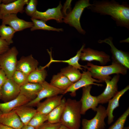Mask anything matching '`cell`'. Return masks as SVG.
I'll return each instance as SVG.
<instances>
[{
	"instance_id": "44dd1931",
	"label": "cell",
	"mask_w": 129,
	"mask_h": 129,
	"mask_svg": "<svg viewBox=\"0 0 129 129\" xmlns=\"http://www.w3.org/2000/svg\"><path fill=\"white\" fill-rule=\"evenodd\" d=\"M129 89V86L128 85L123 89L118 91L113 98L108 101V106L106 109L108 125H110L113 121L114 116L113 114V111L119 106L120 99Z\"/></svg>"
},
{
	"instance_id": "30bf717a",
	"label": "cell",
	"mask_w": 129,
	"mask_h": 129,
	"mask_svg": "<svg viewBox=\"0 0 129 129\" xmlns=\"http://www.w3.org/2000/svg\"><path fill=\"white\" fill-rule=\"evenodd\" d=\"M91 85H89L82 88V94L80 100L81 104V114L85 115L89 109H91L96 112L99 104V101L97 96H92L90 94Z\"/></svg>"
},
{
	"instance_id": "ffe728a7",
	"label": "cell",
	"mask_w": 129,
	"mask_h": 129,
	"mask_svg": "<svg viewBox=\"0 0 129 129\" xmlns=\"http://www.w3.org/2000/svg\"><path fill=\"white\" fill-rule=\"evenodd\" d=\"M30 101L29 99L20 93L12 100L0 103V110L2 113H8L16 108L26 105Z\"/></svg>"
},
{
	"instance_id": "9a60e30c",
	"label": "cell",
	"mask_w": 129,
	"mask_h": 129,
	"mask_svg": "<svg viewBox=\"0 0 129 129\" xmlns=\"http://www.w3.org/2000/svg\"><path fill=\"white\" fill-rule=\"evenodd\" d=\"M20 87L12 78H8L1 87V99L5 102L15 99L20 93Z\"/></svg>"
},
{
	"instance_id": "d4e9b609",
	"label": "cell",
	"mask_w": 129,
	"mask_h": 129,
	"mask_svg": "<svg viewBox=\"0 0 129 129\" xmlns=\"http://www.w3.org/2000/svg\"><path fill=\"white\" fill-rule=\"evenodd\" d=\"M50 83L53 86L64 91L73 83L66 76L60 72L53 76Z\"/></svg>"
},
{
	"instance_id": "7c38bea8",
	"label": "cell",
	"mask_w": 129,
	"mask_h": 129,
	"mask_svg": "<svg viewBox=\"0 0 129 129\" xmlns=\"http://www.w3.org/2000/svg\"><path fill=\"white\" fill-rule=\"evenodd\" d=\"M120 78L119 74H116L111 80H106L105 82L106 87L104 91L97 96L99 104H102L108 103L117 93L118 91L117 84Z\"/></svg>"
},
{
	"instance_id": "8fae6325",
	"label": "cell",
	"mask_w": 129,
	"mask_h": 129,
	"mask_svg": "<svg viewBox=\"0 0 129 129\" xmlns=\"http://www.w3.org/2000/svg\"><path fill=\"white\" fill-rule=\"evenodd\" d=\"M80 59L83 61H97L102 66L105 65L111 61L110 55L104 52L90 48H84L82 49L81 53Z\"/></svg>"
},
{
	"instance_id": "484cf974",
	"label": "cell",
	"mask_w": 129,
	"mask_h": 129,
	"mask_svg": "<svg viewBox=\"0 0 129 129\" xmlns=\"http://www.w3.org/2000/svg\"><path fill=\"white\" fill-rule=\"evenodd\" d=\"M66 101L65 98L63 97L60 104L48 114V122L52 124L60 123Z\"/></svg>"
},
{
	"instance_id": "ac0fdd59",
	"label": "cell",
	"mask_w": 129,
	"mask_h": 129,
	"mask_svg": "<svg viewBox=\"0 0 129 129\" xmlns=\"http://www.w3.org/2000/svg\"><path fill=\"white\" fill-rule=\"evenodd\" d=\"M28 0H15L13 2L7 5L1 3L0 11L2 16L10 14L23 13L25 11L24 6L27 5Z\"/></svg>"
},
{
	"instance_id": "5b68a950",
	"label": "cell",
	"mask_w": 129,
	"mask_h": 129,
	"mask_svg": "<svg viewBox=\"0 0 129 129\" xmlns=\"http://www.w3.org/2000/svg\"><path fill=\"white\" fill-rule=\"evenodd\" d=\"M18 52L15 46L0 55V66L5 72L8 79L11 78L16 70Z\"/></svg>"
},
{
	"instance_id": "7bdbcfd3",
	"label": "cell",
	"mask_w": 129,
	"mask_h": 129,
	"mask_svg": "<svg viewBox=\"0 0 129 129\" xmlns=\"http://www.w3.org/2000/svg\"><path fill=\"white\" fill-rule=\"evenodd\" d=\"M57 129H70L65 126L61 125Z\"/></svg>"
},
{
	"instance_id": "7a4b0ae2",
	"label": "cell",
	"mask_w": 129,
	"mask_h": 129,
	"mask_svg": "<svg viewBox=\"0 0 129 129\" xmlns=\"http://www.w3.org/2000/svg\"><path fill=\"white\" fill-rule=\"evenodd\" d=\"M81 102L68 98L66 103L60 123L70 129H80L81 121Z\"/></svg>"
},
{
	"instance_id": "f6af8a7d",
	"label": "cell",
	"mask_w": 129,
	"mask_h": 129,
	"mask_svg": "<svg viewBox=\"0 0 129 129\" xmlns=\"http://www.w3.org/2000/svg\"><path fill=\"white\" fill-rule=\"evenodd\" d=\"M1 99V87H0V99Z\"/></svg>"
},
{
	"instance_id": "9c48e42d",
	"label": "cell",
	"mask_w": 129,
	"mask_h": 129,
	"mask_svg": "<svg viewBox=\"0 0 129 129\" xmlns=\"http://www.w3.org/2000/svg\"><path fill=\"white\" fill-rule=\"evenodd\" d=\"M41 85L42 88L36 98L29 102L25 105L31 107L37 106L43 99L60 94H63L64 91L53 86L45 81Z\"/></svg>"
},
{
	"instance_id": "4dcf8cb0",
	"label": "cell",
	"mask_w": 129,
	"mask_h": 129,
	"mask_svg": "<svg viewBox=\"0 0 129 129\" xmlns=\"http://www.w3.org/2000/svg\"><path fill=\"white\" fill-rule=\"evenodd\" d=\"M48 120V114L38 112L35 114L28 125L37 129Z\"/></svg>"
},
{
	"instance_id": "603a6c76",
	"label": "cell",
	"mask_w": 129,
	"mask_h": 129,
	"mask_svg": "<svg viewBox=\"0 0 129 129\" xmlns=\"http://www.w3.org/2000/svg\"><path fill=\"white\" fill-rule=\"evenodd\" d=\"M42 88L41 84L27 82L20 86V93L31 101L36 98Z\"/></svg>"
},
{
	"instance_id": "277c9868",
	"label": "cell",
	"mask_w": 129,
	"mask_h": 129,
	"mask_svg": "<svg viewBox=\"0 0 129 129\" xmlns=\"http://www.w3.org/2000/svg\"><path fill=\"white\" fill-rule=\"evenodd\" d=\"M91 5L89 0L78 1L73 9L64 17L63 22L75 27L80 33L85 34L86 32L81 24V17L85 9Z\"/></svg>"
},
{
	"instance_id": "5bb4252c",
	"label": "cell",
	"mask_w": 129,
	"mask_h": 129,
	"mask_svg": "<svg viewBox=\"0 0 129 129\" xmlns=\"http://www.w3.org/2000/svg\"><path fill=\"white\" fill-rule=\"evenodd\" d=\"M1 19L2 24L9 25L16 32L31 28L33 25L32 22L27 21L20 19L16 14H10L3 16Z\"/></svg>"
},
{
	"instance_id": "74e56055",
	"label": "cell",
	"mask_w": 129,
	"mask_h": 129,
	"mask_svg": "<svg viewBox=\"0 0 129 129\" xmlns=\"http://www.w3.org/2000/svg\"><path fill=\"white\" fill-rule=\"evenodd\" d=\"M8 78L4 71L2 69L0 70V87L4 84Z\"/></svg>"
},
{
	"instance_id": "f1b7e54d",
	"label": "cell",
	"mask_w": 129,
	"mask_h": 129,
	"mask_svg": "<svg viewBox=\"0 0 129 129\" xmlns=\"http://www.w3.org/2000/svg\"><path fill=\"white\" fill-rule=\"evenodd\" d=\"M16 32L9 26L2 24L0 25V37L6 41L9 45L13 43L12 39Z\"/></svg>"
},
{
	"instance_id": "d6a6232c",
	"label": "cell",
	"mask_w": 129,
	"mask_h": 129,
	"mask_svg": "<svg viewBox=\"0 0 129 129\" xmlns=\"http://www.w3.org/2000/svg\"><path fill=\"white\" fill-rule=\"evenodd\" d=\"M28 75L23 72L16 70L14 73L12 78L14 81L21 86L27 82Z\"/></svg>"
},
{
	"instance_id": "836d02e7",
	"label": "cell",
	"mask_w": 129,
	"mask_h": 129,
	"mask_svg": "<svg viewBox=\"0 0 129 129\" xmlns=\"http://www.w3.org/2000/svg\"><path fill=\"white\" fill-rule=\"evenodd\" d=\"M38 4L37 0H30L25 7L24 11L26 14L31 17L37 10Z\"/></svg>"
},
{
	"instance_id": "e575fe53",
	"label": "cell",
	"mask_w": 129,
	"mask_h": 129,
	"mask_svg": "<svg viewBox=\"0 0 129 129\" xmlns=\"http://www.w3.org/2000/svg\"><path fill=\"white\" fill-rule=\"evenodd\" d=\"M60 123L52 124L48 122H45L37 129H57L61 125Z\"/></svg>"
},
{
	"instance_id": "cb8c5ba5",
	"label": "cell",
	"mask_w": 129,
	"mask_h": 129,
	"mask_svg": "<svg viewBox=\"0 0 129 129\" xmlns=\"http://www.w3.org/2000/svg\"><path fill=\"white\" fill-rule=\"evenodd\" d=\"M13 110L24 125H28L37 112L36 109L32 107L25 105L16 108Z\"/></svg>"
},
{
	"instance_id": "f546056e",
	"label": "cell",
	"mask_w": 129,
	"mask_h": 129,
	"mask_svg": "<svg viewBox=\"0 0 129 129\" xmlns=\"http://www.w3.org/2000/svg\"><path fill=\"white\" fill-rule=\"evenodd\" d=\"M33 23V25L31 28V31L37 30H42L48 31H53L58 32L63 31V29L62 28H56L47 25L46 22L40 20L31 18Z\"/></svg>"
},
{
	"instance_id": "60d3db41",
	"label": "cell",
	"mask_w": 129,
	"mask_h": 129,
	"mask_svg": "<svg viewBox=\"0 0 129 129\" xmlns=\"http://www.w3.org/2000/svg\"><path fill=\"white\" fill-rule=\"evenodd\" d=\"M21 129H35L33 127L28 125H24Z\"/></svg>"
},
{
	"instance_id": "4316f807",
	"label": "cell",
	"mask_w": 129,
	"mask_h": 129,
	"mask_svg": "<svg viewBox=\"0 0 129 129\" xmlns=\"http://www.w3.org/2000/svg\"><path fill=\"white\" fill-rule=\"evenodd\" d=\"M60 72L72 83L78 80L81 78L82 75L79 70L69 65L61 69Z\"/></svg>"
},
{
	"instance_id": "4fadbf2b",
	"label": "cell",
	"mask_w": 129,
	"mask_h": 129,
	"mask_svg": "<svg viewBox=\"0 0 129 129\" xmlns=\"http://www.w3.org/2000/svg\"><path fill=\"white\" fill-rule=\"evenodd\" d=\"M62 6L60 1L56 7L48 8L45 11L41 12L37 10L31 16V18L41 20L45 22L51 19L55 20L57 22H63L64 17L61 10Z\"/></svg>"
},
{
	"instance_id": "b9f144b4",
	"label": "cell",
	"mask_w": 129,
	"mask_h": 129,
	"mask_svg": "<svg viewBox=\"0 0 129 129\" xmlns=\"http://www.w3.org/2000/svg\"><path fill=\"white\" fill-rule=\"evenodd\" d=\"M129 38H128L125 39L120 41V43H129Z\"/></svg>"
},
{
	"instance_id": "83f0119b",
	"label": "cell",
	"mask_w": 129,
	"mask_h": 129,
	"mask_svg": "<svg viewBox=\"0 0 129 129\" xmlns=\"http://www.w3.org/2000/svg\"><path fill=\"white\" fill-rule=\"evenodd\" d=\"M47 75V73L46 70L38 68L28 75V81L41 84L45 81Z\"/></svg>"
},
{
	"instance_id": "d590c367",
	"label": "cell",
	"mask_w": 129,
	"mask_h": 129,
	"mask_svg": "<svg viewBox=\"0 0 129 129\" xmlns=\"http://www.w3.org/2000/svg\"><path fill=\"white\" fill-rule=\"evenodd\" d=\"M9 45L6 42L0 37V55L8 51Z\"/></svg>"
},
{
	"instance_id": "ba28073f",
	"label": "cell",
	"mask_w": 129,
	"mask_h": 129,
	"mask_svg": "<svg viewBox=\"0 0 129 129\" xmlns=\"http://www.w3.org/2000/svg\"><path fill=\"white\" fill-rule=\"evenodd\" d=\"M101 83V81L93 78L92 76L89 71H83L80 78L72 84L66 90L64 91L63 94L70 92V95L72 97L76 96V91L79 89L89 85H94L98 86H102L101 84L96 83L94 82Z\"/></svg>"
},
{
	"instance_id": "f35d334b",
	"label": "cell",
	"mask_w": 129,
	"mask_h": 129,
	"mask_svg": "<svg viewBox=\"0 0 129 129\" xmlns=\"http://www.w3.org/2000/svg\"><path fill=\"white\" fill-rule=\"evenodd\" d=\"M0 129H15L8 126L0 124Z\"/></svg>"
},
{
	"instance_id": "2e32d148",
	"label": "cell",
	"mask_w": 129,
	"mask_h": 129,
	"mask_svg": "<svg viewBox=\"0 0 129 129\" xmlns=\"http://www.w3.org/2000/svg\"><path fill=\"white\" fill-rule=\"evenodd\" d=\"M39 64L38 60L31 54L22 57L17 61L16 70L28 75L37 69Z\"/></svg>"
},
{
	"instance_id": "1f68e13d",
	"label": "cell",
	"mask_w": 129,
	"mask_h": 129,
	"mask_svg": "<svg viewBox=\"0 0 129 129\" xmlns=\"http://www.w3.org/2000/svg\"><path fill=\"white\" fill-rule=\"evenodd\" d=\"M129 115V107L108 129H124L127 117Z\"/></svg>"
},
{
	"instance_id": "8d00e7d4",
	"label": "cell",
	"mask_w": 129,
	"mask_h": 129,
	"mask_svg": "<svg viewBox=\"0 0 129 129\" xmlns=\"http://www.w3.org/2000/svg\"><path fill=\"white\" fill-rule=\"evenodd\" d=\"M72 1L71 0H66L63 7H62V9L61 11L64 16H66L67 14V11L68 10L69 11V12L71 11V3Z\"/></svg>"
},
{
	"instance_id": "6da1fadb",
	"label": "cell",
	"mask_w": 129,
	"mask_h": 129,
	"mask_svg": "<svg viewBox=\"0 0 129 129\" xmlns=\"http://www.w3.org/2000/svg\"><path fill=\"white\" fill-rule=\"evenodd\" d=\"M87 8L92 12L110 16L117 26L129 30V5L127 2L120 4L114 0H95Z\"/></svg>"
},
{
	"instance_id": "8992f818",
	"label": "cell",
	"mask_w": 129,
	"mask_h": 129,
	"mask_svg": "<svg viewBox=\"0 0 129 129\" xmlns=\"http://www.w3.org/2000/svg\"><path fill=\"white\" fill-rule=\"evenodd\" d=\"M96 114L92 119H82L81 124L82 129H104L106 126L104 120L107 116L106 109L100 105L97 107Z\"/></svg>"
},
{
	"instance_id": "bcb514c9",
	"label": "cell",
	"mask_w": 129,
	"mask_h": 129,
	"mask_svg": "<svg viewBox=\"0 0 129 129\" xmlns=\"http://www.w3.org/2000/svg\"><path fill=\"white\" fill-rule=\"evenodd\" d=\"M2 113V112L0 110V115Z\"/></svg>"
},
{
	"instance_id": "7402d4cb",
	"label": "cell",
	"mask_w": 129,
	"mask_h": 129,
	"mask_svg": "<svg viewBox=\"0 0 129 129\" xmlns=\"http://www.w3.org/2000/svg\"><path fill=\"white\" fill-rule=\"evenodd\" d=\"M85 45H83L80 49L77 52L76 55L73 57L66 60H57L53 59L52 55V50L49 51L48 49L47 50L50 57V61L45 66L41 67L39 68L41 69H45L46 67H48L51 63L54 62H61L67 63L69 65L75 67L79 70H82L84 69L82 67L84 68L85 66L82 65L80 64L79 61L80 59V54L82 49L85 48Z\"/></svg>"
},
{
	"instance_id": "d6986e66",
	"label": "cell",
	"mask_w": 129,
	"mask_h": 129,
	"mask_svg": "<svg viewBox=\"0 0 129 129\" xmlns=\"http://www.w3.org/2000/svg\"><path fill=\"white\" fill-rule=\"evenodd\" d=\"M0 124L15 129H21L24 125L15 111L13 110L0 115Z\"/></svg>"
},
{
	"instance_id": "e0dca14e",
	"label": "cell",
	"mask_w": 129,
	"mask_h": 129,
	"mask_svg": "<svg viewBox=\"0 0 129 129\" xmlns=\"http://www.w3.org/2000/svg\"><path fill=\"white\" fill-rule=\"evenodd\" d=\"M63 97V95H61L47 98L44 101L40 102L37 105V112L44 114H48L60 104Z\"/></svg>"
},
{
	"instance_id": "ab89813d",
	"label": "cell",
	"mask_w": 129,
	"mask_h": 129,
	"mask_svg": "<svg viewBox=\"0 0 129 129\" xmlns=\"http://www.w3.org/2000/svg\"><path fill=\"white\" fill-rule=\"evenodd\" d=\"M1 3L7 5L14 1L15 0H1Z\"/></svg>"
},
{
	"instance_id": "3957f363",
	"label": "cell",
	"mask_w": 129,
	"mask_h": 129,
	"mask_svg": "<svg viewBox=\"0 0 129 129\" xmlns=\"http://www.w3.org/2000/svg\"><path fill=\"white\" fill-rule=\"evenodd\" d=\"M84 68L90 71L93 78L102 82L106 80H111L112 78L110 75L112 74L125 75L128 70L120 64L113 61L111 64L106 66H99L88 62Z\"/></svg>"
},
{
	"instance_id": "ee69618b",
	"label": "cell",
	"mask_w": 129,
	"mask_h": 129,
	"mask_svg": "<svg viewBox=\"0 0 129 129\" xmlns=\"http://www.w3.org/2000/svg\"><path fill=\"white\" fill-rule=\"evenodd\" d=\"M1 0H0V19H2L3 17L2 16L1 14L0 11L1 5Z\"/></svg>"
},
{
	"instance_id": "52a82bcc",
	"label": "cell",
	"mask_w": 129,
	"mask_h": 129,
	"mask_svg": "<svg viewBox=\"0 0 129 129\" xmlns=\"http://www.w3.org/2000/svg\"><path fill=\"white\" fill-rule=\"evenodd\" d=\"M113 38L109 37L104 40L99 39L98 42L100 43H105L110 46L112 54L113 61L129 69V54L128 52L119 50L115 46L113 42Z\"/></svg>"
},
{
	"instance_id": "7dc6e473",
	"label": "cell",
	"mask_w": 129,
	"mask_h": 129,
	"mask_svg": "<svg viewBox=\"0 0 129 129\" xmlns=\"http://www.w3.org/2000/svg\"><path fill=\"white\" fill-rule=\"evenodd\" d=\"M1 69V67L0 66V70Z\"/></svg>"
}]
</instances>
